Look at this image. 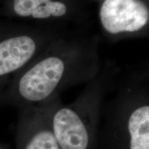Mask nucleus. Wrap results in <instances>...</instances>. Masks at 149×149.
Masks as SVG:
<instances>
[{
	"label": "nucleus",
	"mask_w": 149,
	"mask_h": 149,
	"mask_svg": "<svg viewBox=\"0 0 149 149\" xmlns=\"http://www.w3.org/2000/svg\"><path fill=\"white\" fill-rule=\"evenodd\" d=\"M102 37L89 28H71L51 41L13 77L0 104L21 107L49 101L66 89L87 84L102 67Z\"/></svg>",
	"instance_id": "f257e3e1"
},
{
	"label": "nucleus",
	"mask_w": 149,
	"mask_h": 149,
	"mask_svg": "<svg viewBox=\"0 0 149 149\" xmlns=\"http://www.w3.org/2000/svg\"><path fill=\"white\" fill-rule=\"evenodd\" d=\"M108 93L111 97H104L100 118L107 148L149 149L148 65L120 67Z\"/></svg>",
	"instance_id": "f03ea898"
},
{
	"label": "nucleus",
	"mask_w": 149,
	"mask_h": 149,
	"mask_svg": "<svg viewBox=\"0 0 149 149\" xmlns=\"http://www.w3.org/2000/svg\"><path fill=\"white\" fill-rule=\"evenodd\" d=\"M119 67L106 59L97 75L86 84L74 102L65 105L60 96L48 101L51 127L59 148H96L104 99Z\"/></svg>",
	"instance_id": "7ed1b4c3"
},
{
	"label": "nucleus",
	"mask_w": 149,
	"mask_h": 149,
	"mask_svg": "<svg viewBox=\"0 0 149 149\" xmlns=\"http://www.w3.org/2000/svg\"><path fill=\"white\" fill-rule=\"evenodd\" d=\"M68 29L0 20V98L15 76Z\"/></svg>",
	"instance_id": "20e7f679"
},
{
	"label": "nucleus",
	"mask_w": 149,
	"mask_h": 149,
	"mask_svg": "<svg viewBox=\"0 0 149 149\" xmlns=\"http://www.w3.org/2000/svg\"><path fill=\"white\" fill-rule=\"evenodd\" d=\"M90 0H3L0 17L59 28H89Z\"/></svg>",
	"instance_id": "39448f33"
},
{
	"label": "nucleus",
	"mask_w": 149,
	"mask_h": 149,
	"mask_svg": "<svg viewBox=\"0 0 149 149\" xmlns=\"http://www.w3.org/2000/svg\"><path fill=\"white\" fill-rule=\"evenodd\" d=\"M95 3L102 37L109 43L147 38L149 0H90Z\"/></svg>",
	"instance_id": "423d86ee"
},
{
	"label": "nucleus",
	"mask_w": 149,
	"mask_h": 149,
	"mask_svg": "<svg viewBox=\"0 0 149 149\" xmlns=\"http://www.w3.org/2000/svg\"><path fill=\"white\" fill-rule=\"evenodd\" d=\"M18 109L17 149H60L51 127L48 102Z\"/></svg>",
	"instance_id": "0eeeda50"
},
{
	"label": "nucleus",
	"mask_w": 149,
	"mask_h": 149,
	"mask_svg": "<svg viewBox=\"0 0 149 149\" xmlns=\"http://www.w3.org/2000/svg\"><path fill=\"white\" fill-rule=\"evenodd\" d=\"M3 1V0H0V3H1Z\"/></svg>",
	"instance_id": "6e6552de"
}]
</instances>
